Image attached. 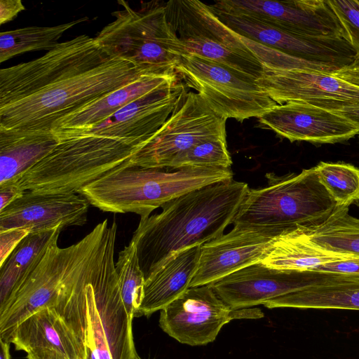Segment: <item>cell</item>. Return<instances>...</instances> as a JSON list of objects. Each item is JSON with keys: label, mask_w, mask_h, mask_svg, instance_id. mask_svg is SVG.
Masks as SVG:
<instances>
[{"label": "cell", "mask_w": 359, "mask_h": 359, "mask_svg": "<svg viewBox=\"0 0 359 359\" xmlns=\"http://www.w3.org/2000/svg\"><path fill=\"white\" fill-rule=\"evenodd\" d=\"M1 351L0 359H11L10 343L0 339Z\"/></svg>", "instance_id": "cell-41"}, {"label": "cell", "mask_w": 359, "mask_h": 359, "mask_svg": "<svg viewBox=\"0 0 359 359\" xmlns=\"http://www.w3.org/2000/svg\"><path fill=\"white\" fill-rule=\"evenodd\" d=\"M268 185L249 189L233 224L281 234L306 231L323 223L337 208L319 180L316 168L284 176L267 175Z\"/></svg>", "instance_id": "cell-4"}, {"label": "cell", "mask_w": 359, "mask_h": 359, "mask_svg": "<svg viewBox=\"0 0 359 359\" xmlns=\"http://www.w3.org/2000/svg\"><path fill=\"white\" fill-rule=\"evenodd\" d=\"M201 250V245H196L180 252L146 279L143 299L135 317L150 316L189 288Z\"/></svg>", "instance_id": "cell-21"}, {"label": "cell", "mask_w": 359, "mask_h": 359, "mask_svg": "<svg viewBox=\"0 0 359 359\" xmlns=\"http://www.w3.org/2000/svg\"><path fill=\"white\" fill-rule=\"evenodd\" d=\"M226 119L215 113L196 92L184 100L155 134L133 156V165L170 168L172 161L195 144L226 138Z\"/></svg>", "instance_id": "cell-8"}, {"label": "cell", "mask_w": 359, "mask_h": 359, "mask_svg": "<svg viewBox=\"0 0 359 359\" xmlns=\"http://www.w3.org/2000/svg\"><path fill=\"white\" fill-rule=\"evenodd\" d=\"M27 353V359H69L60 352L50 348L34 349Z\"/></svg>", "instance_id": "cell-39"}, {"label": "cell", "mask_w": 359, "mask_h": 359, "mask_svg": "<svg viewBox=\"0 0 359 359\" xmlns=\"http://www.w3.org/2000/svg\"><path fill=\"white\" fill-rule=\"evenodd\" d=\"M348 209L338 205L321 224L306 231H296L325 250L359 256V219L349 215Z\"/></svg>", "instance_id": "cell-26"}, {"label": "cell", "mask_w": 359, "mask_h": 359, "mask_svg": "<svg viewBox=\"0 0 359 359\" xmlns=\"http://www.w3.org/2000/svg\"><path fill=\"white\" fill-rule=\"evenodd\" d=\"M121 8L111 13L114 20L95 37L97 45L109 56L126 60L145 74L170 76L184 54L182 46L171 28L165 4L142 2L133 9L124 0Z\"/></svg>", "instance_id": "cell-6"}, {"label": "cell", "mask_w": 359, "mask_h": 359, "mask_svg": "<svg viewBox=\"0 0 359 359\" xmlns=\"http://www.w3.org/2000/svg\"><path fill=\"white\" fill-rule=\"evenodd\" d=\"M89 205L76 192L25 191L0 211V231L26 228L32 233L82 226L87 221Z\"/></svg>", "instance_id": "cell-16"}, {"label": "cell", "mask_w": 359, "mask_h": 359, "mask_svg": "<svg viewBox=\"0 0 359 359\" xmlns=\"http://www.w3.org/2000/svg\"><path fill=\"white\" fill-rule=\"evenodd\" d=\"M357 256L325 250L311 242L303 233L294 230L274 238L260 263L277 269L313 271L323 264Z\"/></svg>", "instance_id": "cell-24"}, {"label": "cell", "mask_w": 359, "mask_h": 359, "mask_svg": "<svg viewBox=\"0 0 359 359\" xmlns=\"http://www.w3.org/2000/svg\"><path fill=\"white\" fill-rule=\"evenodd\" d=\"M262 317L258 309H230L208 284L189 287L161 310L159 326L180 343L203 346L214 341L231 320Z\"/></svg>", "instance_id": "cell-11"}, {"label": "cell", "mask_w": 359, "mask_h": 359, "mask_svg": "<svg viewBox=\"0 0 359 359\" xmlns=\"http://www.w3.org/2000/svg\"><path fill=\"white\" fill-rule=\"evenodd\" d=\"M108 55L86 34L57 44L43 55L0 70V106L27 97Z\"/></svg>", "instance_id": "cell-10"}, {"label": "cell", "mask_w": 359, "mask_h": 359, "mask_svg": "<svg viewBox=\"0 0 359 359\" xmlns=\"http://www.w3.org/2000/svg\"><path fill=\"white\" fill-rule=\"evenodd\" d=\"M280 234L267 229L234 226L226 234L204 243L189 287L210 284L259 263L271 241Z\"/></svg>", "instance_id": "cell-17"}, {"label": "cell", "mask_w": 359, "mask_h": 359, "mask_svg": "<svg viewBox=\"0 0 359 359\" xmlns=\"http://www.w3.org/2000/svg\"><path fill=\"white\" fill-rule=\"evenodd\" d=\"M224 5L231 11L250 15L293 34L348 41L329 1L226 0Z\"/></svg>", "instance_id": "cell-13"}, {"label": "cell", "mask_w": 359, "mask_h": 359, "mask_svg": "<svg viewBox=\"0 0 359 359\" xmlns=\"http://www.w3.org/2000/svg\"><path fill=\"white\" fill-rule=\"evenodd\" d=\"M337 112L353 123L359 130V106L329 110Z\"/></svg>", "instance_id": "cell-40"}, {"label": "cell", "mask_w": 359, "mask_h": 359, "mask_svg": "<svg viewBox=\"0 0 359 359\" xmlns=\"http://www.w3.org/2000/svg\"><path fill=\"white\" fill-rule=\"evenodd\" d=\"M209 6L222 22L235 33L292 57L339 70L351 63L356 55L346 39L293 34L250 15Z\"/></svg>", "instance_id": "cell-12"}, {"label": "cell", "mask_w": 359, "mask_h": 359, "mask_svg": "<svg viewBox=\"0 0 359 359\" xmlns=\"http://www.w3.org/2000/svg\"><path fill=\"white\" fill-rule=\"evenodd\" d=\"M186 90L179 76L128 103L105 120L77 135L92 134L126 140L144 146L182 102L187 93Z\"/></svg>", "instance_id": "cell-15"}, {"label": "cell", "mask_w": 359, "mask_h": 359, "mask_svg": "<svg viewBox=\"0 0 359 359\" xmlns=\"http://www.w3.org/2000/svg\"><path fill=\"white\" fill-rule=\"evenodd\" d=\"M145 74L116 57L74 72L18 100L0 106V129L52 131L58 120Z\"/></svg>", "instance_id": "cell-2"}, {"label": "cell", "mask_w": 359, "mask_h": 359, "mask_svg": "<svg viewBox=\"0 0 359 359\" xmlns=\"http://www.w3.org/2000/svg\"><path fill=\"white\" fill-rule=\"evenodd\" d=\"M332 76L359 88V55L349 65L332 74Z\"/></svg>", "instance_id": "cell-37"}, {"label": "cell", "mask_w": 359, "mask_h": 359, "mask_svg": "<svg viewBox=\"0 0 359 359\" xmlns=\"http://www.w3.org/2000/svg\"><path fill=\"white\" fill-rule=\"evenodd\" d=\"M249 189L233 180L215 183L167 202L158 214L141 217L130 241L145 280L180 252L224 234Z\"/></svg>", "instance_id": "cell-1"}, {"label": "cell", "mask_w": 359, "mask_h": 359, "mask_svg": "<svg viewBox=\"0 0 359 359\" xmlns=\"http://www.w3.org/2000/svg\"><path fill=\"white\" fill-rule=\"evenodd\" d=\"M359 283V276L313 271L277 269L256 263L212 283L217 295L231 309L264 304L307 288Z\"/></svg>", "instance_id": "cell-9"}, {"label": "cell", "mask_w": 359, "mask_h": 359, "mask_svg": "<svg viewBox=\"0 0 359 359\" xmlns=\"http://www.w3.org/2000/svg\"><path fill=\"white\" fill-rule=\"evenodd\" d=\"M176 72L186 87L226 119L259 118L278 104L255 79L198 55H182Z\"/></svg>", "instance_id": "cell-7"}, {"label": "cell", "mask_w": 359, "mask_h": 359, "mask_svg": "<svg viewBox=\"0 0 359 359\" xmlns=\"http://www.w3.org/2000/svg\"><path fill=\"white\" fill-rule=\"evenodd\" d=\"M4 341L13 344L16 350L26 353L34 349L50 348L69 359H86L85 346L50 307L42 308L27 317Z\"/></svg>", "instance_id": "cell-19"}, {"label": "cell", "mask_w": 359, "mask_h": 359, "mask_svg": "<svg viewBox=\"0 0 359 359\" xmlns=\"http://www.w3.org/2000/svg\"><path fill=\"white\" fill-rule=\"evenodd\" d=\"M268 309H337L359 311V283L318 286L290 293L263 304Z\"/></svg>", "instance_id": "cell-25"}, {"label": "cell", "mask_w": 359, "mask_h": 359, "mask_svg": "<svg viewBox=\"0 0 359 359\" xmlns=\"http://www.w3.org/2000/svg\"><path fill=\"white\" fill-rule=\"evenodd\" d=\"M330 4L341 21L348 40L359 55V1L330 0Z\"/></svg>", "instance_id": "cell-33"}, {"label": "cell", "mask_w": 359, "mask_h": 359, "mask_svg": "<svg viewBox=\"0 0 359 359\" xmlns=\"http://www.w3.org/2000/svg\"><path fill=\"white\" fill-rule=\"evenodd\" d=\"M31 230L17 228L0 231V264H1Z\"/></svg>", "instance_id": "cell-34"}, {"label": "cell", "mask_w": 359, "mask_h": 359, "mask_svg": "<svg viewBox=\"0 0 359 359\" xmlns=\"http://www.w3.org/2000/svg\"><path fill=\"white\" fill-rule=\"evenodd\" d=\"M62 227L27 235L0 264V312L58 238Z\"/></svg>", "instance_id": "cell-23"}, {"label": "cell", "mask_w": 359, "mask_h": 359, "mask_svg": "<svg viewBox=\"0 0 359 359\" xmlns=\"http://www.w3.org/2000/svg\"><path fill=\"white\" fill-rule=\"evenodd\" d=\"M115 266L123 305L128 315L133 318L143 299L145 278L139 264L135 245L132 241L118 253Z\"/></svg>", "instance_id": "cell-28"}, {"label": "cell", "mask_w": 359, "mask_h": 359, "mask_svg": "<svg viewBox=\"0 0 359 359\" xmlns=\"http://www.w3.org/2000/svg\"><path fill=\"white\" fill-rule=\"evenodd\" d=\"M258 121L290 142L334 144L359 134L355 126L342 115L306 102L277 104Z\"/></svg>", "instance_id": "cell-18"}, {"label": "cell", "mask_w": 359, "mask_h": 359, "mask_svg": "<svg viewBox=\"0 0 359 359\" xmlns=\"http://www.w3.org/2000/svg\"><path fill=\"white\" fill-rule=\"evenodd\" d=\"M25 191L16 182L0 185V211L20 197Z\"/></svg>", "instance_id": "cell-36"}, {"label": "cell", "mask_w": 359, "mask_h": 359, "mask_svg": "<svg viewBox=\"0 0 359 359\" xmlns=\"http://www.w3.org/2000/svg\"><path fill=\"white\" fill-rule=\"evenodd\" d=\"M179 78L170 76L144 75L81 109L57 121L52 127L58 140L83 133L115 114L128 103L149 92Z\"/></svg>", "instance_id": "cell-20"}, {"label": "cell", "mask_w": 359, "mask_h": 359, "mask_svg": "<svg viewBox=\"0 0 359 359\" xmlns=\"http://www.w3.org/2000/svg\"><path fill=\"white\" fill-rule=\"evenodd\" d=\"M123 166L83 187L78 193L104 212L135 213L148 217L152 211L187 192L233 180L230 168Z\"/></svg>", "instance_id": "cell-3"}, {"label": "cell", "mask_w": 359, "mask_h": 359, "mask_svg": "<svg viewBox=\"0 0 359 359\" xmlns=\"http://www.w3.org/2000/svg\"><path fill=\"white\" fill-rule=\"evenodd\" d=\"M25 9L21 0L0 1V24L6 23L15 18Z\"/></svg>", "instance_id": "cell-38"}, {"label": "cell", "mask_w": 359, "mask_h": 359, "mask_svg": "<svg viewBox=\"0 0 359 359\" xmlns=\"http://www.w3.org/2000/svg\"><path fill=\"white\" fill-rule=\"evenodd\" d=\"M113 262L114 257L109 259L97 272L86 287L88 330L86 344H90L93 348L98 359H113V357L96 308L93 284L100 273Z\"/></svg>", "instance_id": "cell-32"}, {"label": "cell", "mask_w": 359, "mask_h": 359, "mask_svg": "<svg viewBox=\"0 0 359 359\" xmlns=\"http://www.w3.org/2000/svg\"><path fill=\"white\" fill-rule=\"evenodd\" d=\"M320 182L339 206L359 201V169L344 163L320 162L315 166Z\"/></svg>", "instance_id": "cell-29"}, {"label": "cell", "mask_w": 359, "mask_h": 359, "mask_svg": "<svg viewBox=\"0 0 359 359\" xmlns=\"http://www.w3.org/2000/svg\"><path fill=\"white\" fill-rule=\"evenodd\" d=\"M231 158L227 149L226 138H215L199 142L178 156L170 169L184 167L230 168Z\"/></svg>", "instance_id": "cell-30"}, {"label": "cell", "mask_w": 359, "mask_h": 359, "mask_svg": "<svg viewBox=\"0 0 359 359\" xmlns=\"http://www.w3.org/2000/svg\"><path fill=\"white\" fill-rule=\"evenodd\" d=\"M88 20L84 17L52 27L32 26L0 33V62L29 51L50 50L65 32Z\"/></svg>", "instance_id": "cell-27"}, {"label": "cell", "mask_w": 359, "mask_h": 359, "mask_svg": "<svg viewBox=\"0 0 359 359\" xmlns=\"http://www.w3.org/2000/svg\"><path fill=\"white\" fill-rule=\"evenodd\" d=\"M58 142L52 131L0 129V185L17 181Z\"/></svg>", "instance_id": "cell-22"}, {"label": "cell", "mask_w": 359, "mask_h": 359, "mask_svg": "<svg viewBox=\"0 0 359 359\" xmlns=\"http://www.w3.org/2000/svg\"><path fill=\"white\" fill-rule=\"evenodd\" d=\"M256 81L278 104L306 102L327 110L359 106V88L330 73L263 67Z\"/></svg>", "instance_id": "cell-14"}, {"label": "cell", "mask_w": 359, "mask_h": 359, "mask_svg": "<svg viewBox=\"0 0 359 359\" xmlns=\"http://www.w3.org/2000/svg\"><path fill=\"white\" fill-rule=\"evenodd\" d=\"M313 271L359 276V256L348 259L323 264L315 268Z\"/></svg>", "instance_id": "cell-35"}, {"label": "cell", "mask_w": 359, "mask_h": 359, "mask_svg": "<svg viewBox=\"0 0 359 359\" xmlns=\"http://www.w3.org/2000/svg\"><path fill=\"white\" fill-rule=\"evenodd\" d=\"M239 39L258 59L262 67L278 69H302L333 74L338 69L297 58L273 48L262 45L236 34Z\"/></svg>", "instance_id": "cell-31"}, {"label": "cell", "mask_w": 359, "mask_h": 359, "mask_svg": "<svg viewBox=\"0 0 359 359\" xmlns=\"http://www.w3.org/2000/svg\"><path fill=\"white\" fill-rule=\"evenodd\" d=\"M143 145L92 134L59 140L53 150L16 182L25 191L76 192L123 166Z\"/></svg>", "instance_id": "cell-5"}]
</instances>
